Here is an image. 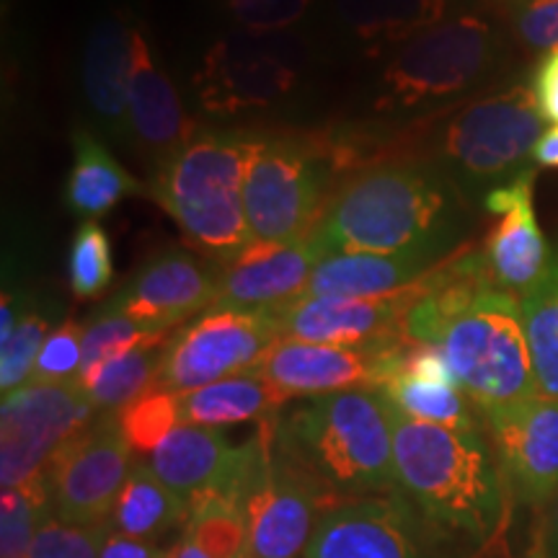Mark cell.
Returning <instances> with one entry per match:
<instances>
[{
  "label": "cell",
  "instance_id": "24",
  "mask_svg": "<svg viewBox=\"0 0 558 558\" xmlns=\"http://www.w3.org/2000/svg\"><path fill=\"white\" fill-rule=\"evenodd\" d=\"M435 269L409 256L331 254L313 269L300 298H383L407 290Z\"/></svg>",
  "mask_w": 558,
  "mask_h": 558
},
{
  "label": "cell",
  "instance_id": "17",
  "mask_svg": "<svg viewBox=\"0 0 558 558\" xmlns=\"http://www.w3.org/2000/svg\"><path fill=\"white\" fill-rule=\"evenodd\" d=\"M432 271L407 290L383 298H295L271 308L279 337L313 344L369 347L401 339L403 320L416 300L429 290Z\"/></svg>",
  "mask_w": 558,
  "mask_h": 558
},
{
  "label": "cell",
  "instance_id": "27",
  "mask_svg": "<svg viewBox=\"0 0 558 558\" xmlns=\"http://www.w3.org/2000/svg\"><path fill=\"white\" fill-rule=\"evenodd\" d=\"M186 518H190V501L177 497L153 473L148 460L135 458L128 484H124L120 499L111 509V533L156 543L163 535H169L171 530H184Z\"/></svg>",
  "mask_w": 558,
  "mask_h": 558
},
{
  "label": "cell",
  "instance_id": "28",
  "mask_svg": "<svg viewBox=\"0 0 558 558\" xmlns=\"http://www.w3.org/2000/svg\"><path fill=\"white\" fill-rule=\"evenodd\" d=\"M448 5L450 0H337V13L354 37L403 45L448 19Z\"/></svg>",
  "mask_w": 558,
  "mask_h": 558
},
{
  "label": "cell",
  "instance_id": "48",
  "mask_svg": "<svg viewBox=\"0 0 558 558\" xmlns=\"http://www.w3.org/2000/svg\"><path fill=\"white\" fill-rule=\"evenodd\" d=\"M473 558H507V556H505V548H499V550H488V554H478Z\"/></svg>",
  "mask_w": 558,
  "mask_h": 558
},
{
  "label": "cell",
  "instance_id": "43",
  "mask_svg": "<svg viewBox=\"0 0 558 558\" xmlns=\"http://www.w3.org/2000/svg\"><path fill=\"white\" fill-rule=\"evenodd\" d=\"M527 558H558V497L541 512V525Z\"/></svg>",
  "mask_w": 558,
  "mask_h": 558
},
{
  "label": "cell",
  "instance_id": "7",
  "mask_svg": "<svg viewBox=\"0 0 558 558\" xmlns=\"http://www.w3.org/2000/svg\"><path fill=\"white\" fill-rule=\"evenodd\" d=\"M275 416L259 422L256 435L243 442L230 499L248 520L246 558H305L320 514L333 501L279 445Z\"/></svg>",
  "mask_w": 558,
  "mask_h": 558
},
{
  "label": "cell",
  "instance_id": "47",
  "mask_svg": "<svg viewBox=\"0 0 558 558\" xmlns=\"http://www.w3.org/2000/svg\"><path fill=\"white\" fill-rule=\"evenodd\" d=\"M163 558H209L205 550H199L194 543L186 538V535H181L177 543H171L169 548L163 550Z\"/></svg>",
  "mask_w": 558,
  "mask_h": 558
},
{
  "label": "cell",
  "instance_id": "8",
  "mask_svg": "<svg viewBox=\"0 0 558 558\" xmlns=\"http://www.w3.org/2000/svg\"><path fill=\"white\" fill-rule=\"evenodd\" d=\"M501 58V34L476 13H456L403 41L380 75L375 107L432 109L481 86Z\"/></svg>",
  "mask_w": 558,
  "mask_h": 558
},
{
  "label": "cell",
  "instance_id": "16",
  "mask_svg": "<svg viewBox=\"0 0 558 558\" xmlns=\"http://www.w3.org/2000/svg\"><path fill=\"white\" fill-rule=\"evenodd\" d=\"M218 300V262H202L190 251L166 248L153 254L109 300L117 311L156 337L169 339L190 318Z\"/></svg>",
  "mask_w": 558,
  "mask_h": 558
},
{
  "label": "cell",
  "instance_id": "10",
  "mask_svg": "<svg viewBox=\"0 0 558 558\" xmlns=\"http://www.w3.org/2000/svg\"><path fill=\"white\" fill-rule=\"evenodd\" d=\"M277 339L279 324L271 308L205 311L166 341L158 388L186 393L248 373Z\"/></svg>",
  "mask_w": 558,
  "mask_h": 558
},
{
  "label": "cell",
  "instance_id": "41",
  "mask_svg": "<svg viewBox=\"0 0 558 558\" xmlns=\"http://www.w3.org/2000/svg\"><path fill=\"white\" fill-rule=\"evenodd\" d=\"M512 32L530 50H558V0H527L512 5Z\"/></svg>",
  "mask_w": 558,
  "mask_h": 558
},
{
  "label": "cell",
  "instance_id": "34",
  "mask_svg": "<svg viewBox=\"0 0 558 558\" xmlns=\"http://www.w3.org/2000/svg\"><path fill=\"white\" fill-rule=\"evenodd\" d=\"M70 290L75 298L94 300L104 295L114 282L111 264V241L99 220H83L75 228L68 256Z\"/></svg>",
  "mask_w": 558,
  "mask_h": 558
},
{
  "label": "cell",
  "instance_id": "4",
  "mask_svg": "<svg viewBox=\"0 0 558 558\" xmlns=\"http://www.w3.org/2000/svg\"><path fill=\"white\" fill-rule=\"evenodd\" d=\"M396 409L378 388L300 399L275 416L277 439L318 481L329 499L399 492L393 465Z\"/></svg>",
  "mask_w": 558,
  "mask_h": 558
},
{
  "label": "cell",
  "instance_id": "2",
  "mask_svg": "<svg viewBox=\"0 0 558 558\" xmlns=\"http://www.w3.org/2000/svg\"><path fill=\"white\" fill-rule=\"evenodd\" d=\"M471 202L432 163H388L349 179L324 209L331 254L450 259L471 226Z\"/></svg>",
  "mask_w": 558,
  "mask_h": 558
},
{
  "label": "cell",
  "instance_id": "18",
  "mask_svg": "<svg viewBox=\"0 0 558 558\" xmlns=\"http://www.w3.org/2000/svg\"><path fill=\"white\" fill-rule=\"evenodd\" d=\"M326 256H331V248L320 226L292 243H251L235 259L218 264V300L213 308H279L303 295L313 269Z\"/></svg>",
  "mask_w": 558,
  "mask_h": 558
},
{
  "label": "cell",
  "instance_id": "30",
  "mask_svg": "<svg viewBox=\"0 0 558 558\" xmlns=\"http://www.w3.org/2000/svg\"><path fill=\"white\" fill-rule=\"evenodd\" d=\"M538 393L558 399V243L546 271L520 295Z\"/></svg>",
  "mask_w": 558,
  "mask_h": 558
},
{
  "label": "cell",
  "instance_id": "40",
  "mask_svg": "<svg viewBox=\"0 0 558 558\" xmlns=\"http://www.w3.org/2000/svg\"><path fill=\"white\" fill-rule=\"evenodd\" d=\"M243 29L251 34L282 32L298 24L311 0H220Z\"/></svg>",
  "mask_w": 558,
  "mask_h": 558
},
{
  "label": "cell",
  "instance_id": "15",
  "mask_svg": "<svg viewBox=\"0 0 558 558\" xmlns=\"http://www.w3.org/2000/svg\"><path fill=\"white\" fill-rule=\"evenodd\" d=\"M403 341L407 337L369 347H337L279 337L256 362L254 373L288 399H313L352 388L380 390Z\"/></svg>",
  "mask_w": 558,
  "mask_h": 558
},
{
  "label": "cell",
  "instance_id": "9",
  "mask_svg": "<svg viewBox=\"0 0 558 558\" xmlns=\"http://www.w3.org/2000/svg\"><path fill=\"white\" fill-rule=\"evenodd\" d=\"M329 160L300 140L262 137L243 186L254 243H292L318 226Z\"/></svg>",
  "mask_w": 558,
  "mask_h": 558
},
{
  "label": "cell",
  "instance_id": "13",
  "mask_svg": "<svg viewBox=\"0 0 558 558\" xmlns=\"http://www.w3.org/2000/svg\"><path fill=\"white\" fill-rule=\"evenodd\" d=\"M99 416L78 383H26L0 407V486L45 476L62 445Z\"/></svg>",
  "mask_w": 558,
  "mask_h": 558
},
{
  "label": "cell",
  "instance_id": "14",
  "mask_svg": "<svg viewBox=\"0 0 558 558\" xmlns=\"http://www.w3.org/2000/svg\"><path fill=\"white\" fill-rule=\"evenodd\" d=\"M509 505L543 512L558 497V399L535 393L484 414Z\"/></svg>",
  "mask_w": 558,
  "mask_h": 558
},
{
  "label": "cell",
  "instance_id": "1",
  "mask_svg": "<svg viewBox=\"0 0 558 558\" xmlns=\"http://www.w3.org/2000/svg\"><path fill=\"white\" fill-rule=\"evenodd\" d=\"M403 337L442 349L458 388L481 414L538 393L520 298L494 284L484 251L460 248L432 269Z\"/></svg>",
  "mask_w": 558,
  "mask_h": 558
},
{
  "label": "cell",
  "instance_id": "23",
  "mask_svg": "<svg viewBox=\"0 0 558 558\" xmlns=\"http://www.w3.org/2000/svg\"><path fill=\"white\" fill-rule=\"evenodd\" d=\"M130 68H132V26L120 16H107L90 32L83 54V88L111 137L130 132Z\"/></svg>",
  "mask_w": 558,
  "mask_h": 558
},
{
  "label": "cell",
  "instance_id": "44",
  "mask_svg": "<svg viewBox=\"0 0 558 558\" xmlns=\"http://www.w3.org/2000/svg\"><path fill=\"white\" fill-rule=\"evenodd\" d=\"M101 558H163V550L156 548V543H145L128 538V535L109 533L107 543H104Z\"/></svg>",
  "mask_w": 558,
  "mask_h": 558
},
{
  "label": "cell",
  "instance_id": "49",
  "mask_svg": "<svg viewBox=\"0 0 558 558\" xmlns=\"http://www.w3.org/2000/svg\"><path fill=\"white\" fill-rule=\"evenodd\" d=\"M507 3H514V5H520V3H527V0H507Z\"/></svg>",
  "mask_w": 558,
  "mask_h": 558
},
{
  "label": "cell",
  "instance_id": "42",
  "mask_svg": "<svg viewBox=\"0 0 558 558\" xmlns=\"http://www.w3.org/2000/svg\"><path fill=\"white\" fill-rule=\"evenodd\" d=\"M533 94L543 122L558 124V50L546 52L533 75Z\"/></svg>",
  "mask_w": 558,
  "mask_h": 558
},
{
  "label": "cell",
  "instance_id": "22",
  "mask_svg": "<svg viewBox=\"0 0 558 558\" xmlns=\"http://www.w3.org/2000/svg\"><path fill=\"white\" fill-rule=\"evenodd\" d=\"M150 469L181 499L202 492H228L241 465V448H233L220 429L181 424L153 450Z\"/></svg>",
  "mask_w": 558,
  "mask_h": 558
},
{
  "label": "cell",
  "instance_id": "25",
  "mask_svg": "<svg viewBox=\"0 0 558 558\" xmlns=\"http://www.w3.org/2000/svg\"><path fill=\"white\" fill-rule=\"evenodd\" d=\"M73 166L65 181V205L83 220H99L120 202L143 192V184L107 150L99 137L73 130Z\"/></svg>",
  "mask_w": 558,
  "mask_h": 558
},
{
  "label": "cell",
  "instance_id": "31",
  "mask_svg": "<svg viewBox=\"0 0 558 558\" xmlns=\"http://www.w3.org/2000/svg\"><path fill=\"white\" fill-rule=\"evenodd\" d=\"M399 414L414 422L450 429H486L484 414L456 386L414 378H393L380 388Z\"/></svg>",
  "mask_w": 558,
  "mask_h": 558
},
{
  "label": "cell",
  "instance_id": "19",
  "mask_svg": "<svg viewBox=\"0 0 558 558\" xmlns=\"http://www.w3.org/2000/svg\"><path fill=\"white\" fill-rule=\"evenodd\" d=\"M298 73L277 52L251 39L215 41L194 75L202 107L213 114H239L282 99L295 86Z\"/></svg>",
  "mask_w": 558,
  "mask_h": 558
},
{
  "label": "cell",
  "instance_id": "35",
  "mask_svg": "<svg viewBox=\"0 0 558 558\" xmlns=\"http://www.w3.org/2000/svg\"><path fill=\"white\" fill-rule=\"evenodd\" d=\"M120 427L128 437L130 448L137 456H153V450L171 435L173 429L184 424L181 418V403L179 393L171 390L156 388L150 393H145L143 399L130 403L128 409H122L120 414Z\"/></svg>",
  "mask_w": 558,
  "mask_h": 558
},
{
  "label": "cell",
  "instance_id": "33",
  "mask_svg": "<svg viewBox=\"0 0 558 558\" xmlns=\"http://www.w3.org/2000/svg\"><path fill=\"white\" fill-rule=\"evenodd\" d=\"M50 514L45 476L24 486L3 488V497H0V558H29L34 535Z\"/></svg>",
  "mask_w": 558,
  "mask_h": 558
},
{
  "label": "cell",
  "instance_id": "29",
  "mask_svg": "<svg viewBox=\"0 0 558 558\" xmlns=\"http://www.w3.org/2000/svg\"><path fill=\"white\" fill-rule=\"evenodd\" d=\"M163 347L166 341L163 344L135 347L81 375L78 386L88 396L96 414H120L130 403L156 390Z\"/></svg>",
  "mask_w": 558,
  "mask_h": 558
},
{
  "label": "cell",
  "instance_id": "32",
  "mask_svg": "<svg viewBox=\"0 0 558 558\" xmlns=\"http://www.w3.org/2000/svg\"><path fill=\"white\" fill-rule=\"evenodd\" d=\"M181 535H186L209 558H246V514L218 488H209L190 499V518Z\"/></svg>",
  "mask_w": 558,
  "mask_h": 558
},
{
  "label": "cell",
  "instance_id": "46",
  "mask_svg": "<svg viewBox=\"0 0 558 558\" xmlns=\"http://www.w3.org/2000/svg\"><path fill=\"white\" fill-rule=\"evenodd\" d=\"M533 160L546 169H558V124L543 132L533 150Z\"/></svg>",
  "mask_w": 558,
  "mask_h": 558
},
{
  "label": "cell",
  "instance_id": "5",
  "mask_svg": "<svg viewBox=\"0 0 558 558\" xmlns=\"http://www.w3.org/2000/svg\"><path fill=\"white\" fill-rule=\"evenodd\" d=\"M259 143L262 137L239 130H199V135L150 179V197L209 262L226 264L254 243L243 186Z\"/></svg>",
  "mask_w": 558,
  "mask_h": 558
},
{
  "label": "cell",
  "instance_id": "3",
  "mask_svg": "<svg viewBox=\"0 0 558 558\" xmlns=\"http://www.w3.org/2000/svg\"><path fill=\"white\" fill-rule=\"evenodd\" d=\"M396 486L458 550H499L509 497L486 429H450L396 411Z\"/></svg>",
  "mask_w": 558,
  "mask_h": 558
},
{
  "label": "cell",
  "instance_id": "36",
  "mask_svg": "<svg viewBox=\"0 0 558 558\" xmlns=\"http://www.w3.org/2000/svg\"><path fill=\"white\" fill-rule=\"evenodd\" d=\"M163 341L169 339L145 331L143 326L135 324L130 316H124L122 311H117L111 303L101 305L99 313L88 320L86 331H83L81 375L90 373V369L99 367L101 362L117 357V354L130 352V349L145 344H163Z\"/></svg>",
  "mask_w": 558,
  "mask_h": 558
},
{
  "label": "cell",
  "instance_id": "45",
  "mask_svg": "<svg viewBox=\"0 0 558 558\" xmlns=\"http://www.w3.org/2000/svg\"><path fill=\"white\" fill-rule=\"evenodd\" d=\"M26 300L19 295V292H3V303H0V341H5L16 331L21 316L26 311Z\"/></svg>",
  "mask_w": 558,
  "mask_h": 558
},
{
  "label": "cell",
  "instance_id": "21",
  "mask_svg": "<svg viewBox=\"0 0 558 558\" xmlns=\"http://www.w3.org/2000/svg\"><path fill=\"white\" fill-rule=\"evenodd\" d=\"M533 190L535 169H527L509 184L488 192L481 202L486 213L499 218L484 246L488 275L497 288L518 298L543 277L554 251L538 226Z\"/></svg>",
  "mask_w": 558,
  "mask_h": 558
},
{
  "label": "cell",
  "instance_id": "37",
  "mask_svg": "<svg viewBox=\"0 0 558 558\" xmlns=\"http://www.w3.org/2000/svg\"><path fill=\"white\" fill-rule=\"evenodd\" d=\"M47 318L37 308L26 305L16 331L0 341V390L3 396L24 388L32 380L34 365L47 339Z\"/></svg>",
  "mask_w": 558,
  "mask_h": 558
},
{
  "label": "cell",
  "instance_id": "38",
  "mask_svg": "<svg viewBox=\"0 0 558 558\" xmlns=\"http://www.w3.org/2000/svg\"><path fill=\"white\" fill-rule=\"evenodd\" d=\"M109 533V525H68L50 514L34 535L29 558H101Z\"/></svg>",
  "mask_w": 558,
  "mask_h": 558
},
{
  "label": "cell",
  "instance_id": "11",
  "mask_svg": "<svg viewBox=\"0 0 558 558\" xmlns=\"http://www.w3.org/2000/svg\"><path fill=\"white\" fill-rule=\"evenodd\" d=\"M458 548L401 492L337 501L305 558H458Z\"/></svg>",
  "mask_w": 558,
  "mask_h": 558
},
{
  "label": "cell",
  "instance_id": "26",
  "mask_svg": "<svg viewBox=\"0 0 558 558\" xmlns=\"http://www.w3.org/2000/svg\"><path fill=\"white\" fill-rule=\"evenodd\" d=\"M288 401V396L279 393L269 380H264L254 369L209 383L205 388L179 393L184 424L213 429L243 422H264V418L279 414Z\"/></svg>",
  "mask_w": 558,
  "mask_h": 558
},
{
  "label": "cell",
  "instance_id": "39",
  "mask_svg": "<svg viewBox=\"0 0 558 558\" xmlns=\"http://www.w3.org/2000/svg\"><path fill=\"white\" fill-rule=\"evenodd\" d=\"M83 331L78 320H65L41 344L29 383H78L83 367Z\"/></svg>",
  "mask_w": 558,
  "mask_h": 558
},
{
  "label": "cell",
  "instance_id": "12",
  "mask_svg": "<svg viewBox=\"0 0 558 558\" xmlns=\"http://www.w3.org/2000/svg\"><path fill=\"white\" fill-rule=\"evenodd\" d=\"M117 414H99L54 452L45 471L52 518L68 525H109L135 465Z\"/></svg>",
  "mask_w": 558,
  "mask_h": 558
},
{
  "label": "cell",
  "instance_id": "20",
  "mask_svg": "<svg viewBox=\"0 0 558 558\" xmlns=\"http://www.w3.org/2000/svg\"><path fill=\"white\" fill-rule=\"evenodd\" d=\"M130 132L153 177L199 135V124L184 109L177 86L137 26H132Z\"/></svg>",
  "mask_w": 558,
  "mask_h": 558
},
{
  "label": "cell",
  "instance_id": "6",
  "mask_svg": "<svg viewBox=\"0 0 558 558\" xmlns=\"http://www.w3.org/2000/svg\"><path fill=\"white\" fill-rule=\"evenodd\" d=\"M533 83L518 81L452 111L432 137V166L469 202H484L497 186L527 171L543 130Z\"/></svg>",
  "mask_w": 558,
  "mask_h": 558
}]
</instances>
